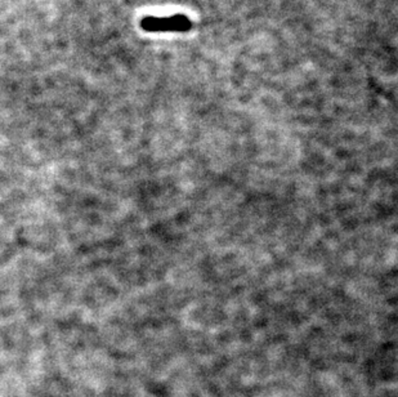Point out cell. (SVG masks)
<instances>
[{
	"instance_id": "obj_1",
	"label": "cell",
	"mask_w": 398,
	"mask_h": 397,
	"mask_svg": "<svg viewBox=\"0 0 398 397\" xmlns=\"http://www.w3.org/2000/svg\"><path fill=\"white\" fill-rule=\"evenodd\" d=\"M140 27L147 32H186L192 28V22L184 14L169 17H144Z\"/></svg>"
}]
</instances>
